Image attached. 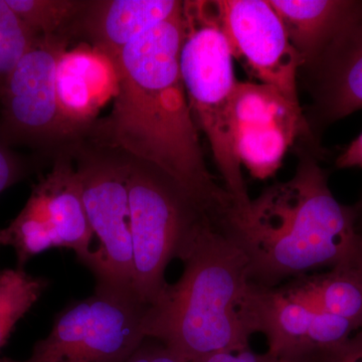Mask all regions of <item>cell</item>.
<instances>
[{
  "instance_id": "1",
  "label": "cell",
  "mask_w": 362,
  "mask_h": 362,
  "mask_svg": "<svg viewBox=\"0 0 362 362\" xmlns=\"http://www.w3.org/2000/svg\"><path fill=\"white\" fill-rule=\"evenodd\" d=\"M185 33L182 8L119 54L113 110L90 135L99 146L160 169L209 220L220 223L235 204L204 161L180 75Z\"/></svg>"
},
{
  "instance_id": "2",
  "label": "cell",
  "mask_w": 362,
  "mask_h": 362,
  "mask_svg": "<svg viewBox=\"0 0 362 362\" xmlns=\"http://www.w3.org/2000/svg\"><path fill=\"white\" fill-rule=\"evenodd\" d=\"M221 228L244 252L258 287L319 269H362L354 207L337 201L325 171L306 152L289 180L265 188L244 211L233 209Z\"/></svg>"
},
{
  "instance_id": "3",
  "label": "cell",
  "mask_w": 362,
  "mask_h": 362,
  "mask_svg": "<svg viewBox=\"0 0 362 362\" xmlns=\"http://www.w3.org/2000/svg\"><path fill=\"white\" fill-rule=\"evenodd\" d=\"M180 261V280L147 311L146 338L180 362L250 346L255 285L242 250L209 221Z\"/></svg>"
},
{
  "instance_id": "4",
  "label": "cell",
  "mask_w": 362,
  "mask_h": 362,
  "mask_svg": "<svg viewBox=\"0 0 362 362\" xmlns=\"http://www.w3.org/2000/svg\"><path fill=\"white\" fill-rule=\"evenodd\" d=\"M183 13L185 33L180 69L190 109L206 136L223 187L235 209L244 211L252 199L233 144L232 106L239 81L232 52L214 18L211 1H185Z\"/></svg>"
},
{
  "instance_id": "5",
  "label": "cell",
  "mask_w": 362,
  "mask_h": 362,
  "mask_svg": "<svg viewBox=\"0 0 362 362\" xmlns=\"http://www.w3.org/2000/svg\"><path fill=\"white\" fill-rule=\"evenodd\" d=\"M130 159L133 289L150 307L168 286L165 271L170 262L185 257L211 220L173 178L156 166Z\"/></svg>"
},
{
  "instance_id": "6",
  "label": "cell",
  "mask_w": 362,
  "mask_h": 362,
  "mask_svg": "<svg viewBox=\"0 0 362 362\" xmlns=\"http://www.w3.org/2000/svg\"><path fill=\"white\" fill-rule=\"evenodd\" d=\"M148 308L135 293L96 285L59 312L28 358L0 362H125L146 339Z\"/></svg>"
},
{
  "instance_id": "7",
  "label": "cell",
  "mask_w": 362,
  "mask_h": 362,
  "mask_svg": "<svg viewBox=\"0 0 362 362\" xmlns=\"http://www.w3.org/2000/svg\"><path fill=\"white\" fill-rule=\"evenodd\" d=\"M57 157L52 170L33 187L18 216L0 230V246L13 247L20 269L47 250H71L96 277L99 261L90 250L94 233L86 214L73 153L63 152Z\"/></svg>"
},
{
  "instance_id": "8",
  "label": "cell",
  "mask_w": 362,
  "mask_h": 362,
  "mask_svg": "<svg viewBox=\"0 0 362 362\" xmlns=\"http://www.w3.org/2000/svg\"><path fill=\"white\" fill-rule=\"evenodd\" d=\"M70 40L39 37L7 78L0 96V134L9 144L73 151L84 133L66 121L56 89L57 65Z\"/></svg>"
},
{
  "instance_id": "9",
  "label": "cell",
  "mask_w": 362,
  "mask_h": 362,
  "mask_svg": "<svg viewBox=\"0 0 362 362\" xmlns=\"http://www.w3.org/2000/svg\"><path fill=\"white\" fill-rule=\"evenodd\" d=\"M73 157L88 221L100 242L95 251L100 265L96 285L135 293L128 192L131 159L84 142L75 147Z\"/></svg>"
},
{
  "instance_id": "10",
  "label": "cell",
  "mask_w": 362,
  "mask_h": 362,
  "mask_svg": "<svg viewBox=\"0 0 362 362\" xmlns=\"http://www.w3.org/2000/svg\"><path fill=\"white\" fill-rule=\"evenodd\" d=\"M235 151L256 180L272 177L298 138L312 137L301 106L263 83L238 82L232 106Z\"/></svg>"
},
{
  "instance_id": "11",
  "label": "cell",
  "mask_w": 362,
  "mask_h": 362,
  "mask_svg": "<svg viewBox=\"0 0 362 362\" xmlns=\"http://www.w3.org/2000/svg\"><path fill=\"white\" fill-rule=\"evenodd\" d=\"M211 4L233 58L259 83L300 105L297 85L301 62L269 0H218Z\"/></svg>"
},
{
  "instance_id": "12",
  "label": "cell",
  "mask_w": 362,
  "mask_h": 362,
  "mask_svg": "<svg viewBox=\"0 0 362 362\" xmlns=\"http://www.w3.org/2000/svg\"><path fill=\"white\" fill-rule=\"evenodd\" d=\"M252 313L257 333L268 343L269 354L299 362L319 350L346 340L358 329L346 319L317 315L296 302L278 294L273 288L255 285Z\"/></svg>"
},
{
  "instance_id": "13",
  "label": "cell",
  "mask_w": 362,
  "mask_h": 362,
  "mask_svg": "<svg viewBox=\"0 0 362 362\" xmlns=\"http://www.w3.org/2000/svg\"><path fill=\"white\" fill-rule=\"evenodd\" d=\"M313 76L312 121L331 123L362 109V9L324 54Z\"/></svg>"
},
{
  "instance_id": "14",
  "label": "cell",
  "mask_w": 362,
  "mask_h": 362,
  "mask_svg": "<svg viewBox=\"0 0 362 362\" xmlns=\"http://www.w3.org/2000/svg\"><path fill=\"white\" fill-rule=\"evenodd\" d=\"M117 87L115 64L89 44L66 51L59 59L56 89L59 108L66 121L85 135L100 109L115 98Z\"/></svg>"
},
{
  "instance_id": "15",
  "label": "cell",
  "mask_w": 362,
  "mask_h": 362,
  "mask_svg": "<svg viewBox=\"0 0 362 362\" xmlns=\"http://www.w3.org/2000/svg\"><path fill=\"white\" fill-rule=\"evenodd\" d=\"M300 62L311 71L362 9L350 0H269Z\"/></svg>"
},
{
  "instance_id": "16",
  "label": "cell",
  "mask_w": 362,
  "mask_h": 362,
  "mask_svg": "<svg viewBox=\"0 0 362 362\" xmlns=\"http://www.w3.org/2000/svg\"><path fill=\"white\" fill-rule=\"evenodd\" d=\"M180 0H101L90 1L77 37L114 61L133 40L183 8Z\"/></svg>"
},
{
  "instance_id": "17",
  "label": "cell",
  "mask_w": 362,
  "mask_h": 362,
  "mask_svg": "<svg viewBox=\"0 0 362 362\" xmlns=\"http://www.w3.org/2000/svg\"><path fill=\"white\" fill-rule=\"evenodd\" d=\"M273 289L312 313L339 317L362 328V269L335 268L307 274Z\"/></svg>"
},
{
  "instance_id": "18",
  "label": "cell",
  "mask_w": 362,
  "mask_h": 362,
  "mask_svg": "<svg viewBox=\"0 0 362 362\" xmlns=\"http://www.w3.org/2000/svg\"><path fill=\"white\" fill-rule=\"evenodd\" d=\"M7 4L40 37H77L87 0H6Z\"/></svg>"
},
{
  "instance_id": "19",
  "label": "cell",
  "mask_w": 362,
  "mask_h": 362,
  "mask_svg": "<svg viewBox=\"0 0 362 362\" xmlns=\"http://www.w3.org/2000/svg\"><path fill=\"white\" fill-rule=\"evenodd\" d=\"M49 284L47 279L30 275L23 269L0 272V349Z\"/></svg>"
},
{
  "instance_id": "20",
  "label": "cell",
  "mask_w": 362,
  "mask_h": 362,
  "mask_svg": "<svg viewBox=\"0 0 362 362\" xmlns=\"http://www.w3.org/2000/svg\"><path fill=\"white\" fill-rule=\"evenodd\" d=\"M39 37L6 0H0V96L11 71Z\"/></svg>"
},
{
  "instance_id": "21",
  "label": "cell",
  "mask_w": 362,
  "mask_h": 362,
  "mask_svg": "<svg viewBox=\"0 0 362 362\" xmlns=\"http://www.w3.org/2000/svg\"><path fill=\"white\" fill-rule=\"evenodd\" d=\"M299 362H362V328L346 340Z\"/></svg>"
},
{
  "instance_id": "22",
  "label": "cell",
  "mask_w": 362,
  "mask_h": 362,
  "mask_svg": "<svg viewBox=\"0 0 362 362\" xmlns=\"http://www.w3.org/2000/svg\"><path fill=\"white\" fill-rule=\"evenodd\" d=\"M28 173V164L0 134V194Z\"/></svg>"
},
{
  "instance_id": "23",
  "label": "cell",
  "mask_w": 362,
  "mask_h": 362,
  "mask_svg": "<svg viewBox=\"0 0 362 362\" xmlns=\"http://www.w3.org/2000/svg\"><path fill=\"white\" fill-rule=\"evenodd\" d=\"M192 362H294L279 358V357L269 354H259L247 346L246 349L235 350V351H223L211 354L197 359Z\"/></svg>"
},
{
  "instance_id": "24",
  "label": "cell",
  "mask_w": 362,
  "mask_h": 362,
  "mask_svg": "<svg viewBox=\"0 0 362 362\" xmlns=\"http://www.w3.org/2000/svg\"><path fill=\"white\" fill-rule=\"evenodd\" d=\"M125 362H180L160 342L146 338Z\"/></svg>"
},
{
  "instance_id": "25",
  "label": "cell",
  "mask_w": 362,
  "mask_h": 362,
  "mask_svg": "<svg viewBox=\"0 0 362 362\" xmlns=\"http://www.w3.org/2000/svg\"><path fill=\"white\" fill-rule=\"evenodd\" d=\"M338 168H362V132L338 156Z\"/></svg>"
},
{
  "instance_id": "26",
  "label": "cell",
  "mask_w": 362,
  "mask_h": 362,
  "mask_svg": "<svg viewBox=\"0 0 362 362\" xmlns=\"http://www.w3.org/2000/svg\"><path fill=\"white\" fill-rule=\"evenodd\" d=\"M352 207H354V214H356V230L362 237V194L358 202Z\"/></svg>"
}]
</instances>
